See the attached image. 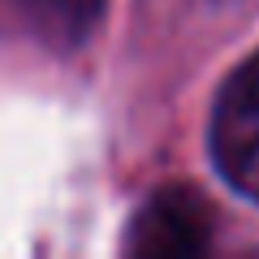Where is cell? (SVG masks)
<instances>
[{"mask_svg":"<svg viewBox=\"0 0 259 259\" xmlns=\"http://www.w3.org/2000/svg\"><path fill=\"white\" fill-rule=\"evenodd\" d=\"M207 233H212V216L203 199L186 186H164L134 216L125 246L134 255H194L207 246Z\"/></svg>","mask_w":259,"mask_h":259,"instance_id":"obj_2","label":"cell"},{"mask_svg":"<svg viewBox=\"0 0 259 259\" xmlns=\"http://www.w3.org/2000/svg\"><path fill=\"white\" fill-rule=\"evenodd\" d=\"M212 160L233 190L259 203V52H250L216 95Z\"/></svg>","mask_w":259,"mask_h":259,"instance_id":"obj_1","label":"cell"},{"mask_svg":"<svg viewBox=\"0 0 259 259\" xmlns=\"http://www.w3.org/2000/svg\"><path fill=\"white\" fill-rule=\"evenodd\" d=\"M108 0H0V35L74 52L100 26Z\"/></svg>","mask_w":259,"mask_h":259,"instance_id":"obj_3","label":"cell"}]
</instances>
